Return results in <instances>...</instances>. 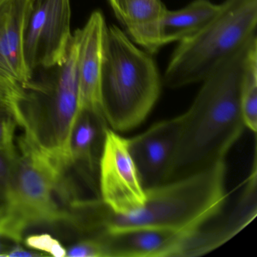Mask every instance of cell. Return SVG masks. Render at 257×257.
Masks as SVG:
<instances>
[{
  "label": "cell",
  "instance_id": "5bb4252c",
  "mask_svg": "<svg viewBox=\"0 0 257 257\" xmlns=\"http://www.w3.org/2000/svg\"><path fill=\"white\" fill-rule=\"evenodd\" d=\"M166 11L161 0H125L121 25L125 27L134 43L155 55L165 46L162 28Z\"/></svg>",
  "mask_w": 257,
  "mask_h": 257
},
{
  "label": "cell",
  "instance_id": "cb8c5ba5",
  "mask_svg": "<svg viewBox=\"0 0 257 257\" xmlns=\"http://www.w3.org/2000/svg\"><path fill=\"white\" fill-rule=\"evenodd\" d=\"M0 238H2V237H0ZM7 252H8L6 249L5 245L1 241V239H0V256H5V253L6 256H7Z\"/></svg>",
  "mask_w": 257,
  "mask_h": 257
},
{
  "label": "cell",
  "instance_id": "e0dca14e",
  "mask_svg": "<svg viewBox=\"0 0 257 257\" xmlns=\"http://www.w3.org/2000/svg\"><path fill=\"white\" fill-rule=\"evenodd\" d=\"M240 109L245 127L257 131V40L253 42L246 60L240 94Z\"/></svg>",
  "mask_w": 257,
  "mask_h": 257
},
{
  "label": "cell",
  "instance_id": "4fadbf2b",
  "mask_svg": "<svg viewBox=\"0 0 257 257\" xmlns=\"http://www.w3.org/2000/svg\"><path fill=\"white\" fill-rule=\"evenodd\" d=\"M106 257H179L188 236L154 228L100 233Z\"/></svg>",
  "mask_w": 257,
  "mask_h": 257
},
{
  "label": "cell",
  "instance_id": "9c48e42d",
  "mask_svg": "<svg viewBox=\"0 0 257 257\" xmlns=\"http://www.w3.org/2000/svg\"><path fill=\"white\" fill-rule=\"evenodd\" d=\"M28 0H0V109L11 114L31 79L23 52Z\"/></svg>",
  "mask_w": 257,
  "mask_h": 257
},
{
  "label": "cell",
  "instance_id": "30bf717a",
  "mask_svg": "<svg viewBox=\"0 0 257 257\" xmlns=\"http://www.w3.org/2000/svg\"><path fill=\"white\" fill-rule=\"evenodd\" d=\"M107 28L103 13L97 10L91 13L85 26L73 34L77 43L81 109L82 112H90L105 123L101 81Z\"/></svg>",
  "mask_w": 257,
  "mask_h": 257
},
{
  "label": "cell",
  "instance_id": "7c38bea8",
  "mask_svg": "<svg viewBox=\"0 0 257 257\" xmlns=\"http://www.w3.org/2000/svg\"><path fill=\"white\" fill-rule=\"evenodd\" d=\"M256 154L243 190L228 214L210 226L201 227L183 243L180 257L200 256L226 243L244 228L257 214Z\"/></svg>",
  "mask_w": 257,
  "mask_h": 257
},
{
  "label": "cell",
  "instance_id": "2e32d148",
  "mask_svg": "<svg viewBox=\"0 0 257 257\" xmlns=\"http://www.w3.org/2000/svg\"><path fill=\"white\" fill-rule=\"evenodd\" d=\"M108 127L104 121L82 111L76 121L70 141L72 166L81 165L92 174L96 168V147Z\"/></svg>",
  "mask_w": 257,
  "mask_h": 257
},
{
  "label": "cell",
  "instance_id": "6da1fadb",
  "mask_svg": "<svg viewBox=\"0 0 257 257\" xmlns=\"http://www.w3.org/2000/svg\"><path fill=\"white\" fill-rule=\"evenodd\" d=\"M247 46L221 63L204 81L183 113V127L165 175V182L183 178L221 161L243 134L240 109Z\"/></svg>",
  "mask_w": 257,
  "mask_h": 257
},
{
  "label": "cell",
  "instance_id": "277c9868",
  "mask_svg": "<svg viewBox=\"0 0 257 257\" xmlns=\"http://www.w3.org/2000/svg\"><path fill=\"white\" fill-rule=\"evenodd\" d=\"M162 85L153 55L138 48L118 27H108L101 81L107 125L115 132L139 126L157 103Z\"/></svg>",
  "mask_w": 257,
  "mask_h": 257
},
{
  "label": "cell",
  "instance_id": "7a4b0ae2",
  "mask_svg": "<svg viewBox=\"0 0 257 257\" xmlns=\"http://www.w3.org/2000/svg\"><path fill=\"white\" fill-rule=\"evenodd\" d=\"M226 163L221 161L183 178L146 189L145 202L128 213H112L100 202L96 227L100 233L154 228L190 236L220 215L228 194Z\"/></svg>",
  "mask_w": 257,
  "mask_h": 257
},
{
  "label": "cell",
  "instance_id": "8fae6325",
  "mask_svg": "<svg viewBox=\"0 0 257 257\" xmlns=\"http://www.w3.org/2000/svg\"><path fill=\"white\" fill-rule=\"evenodd\" d=\"M184 115L156 123L129 139L131 153L146 189L165 183L177 147Z\"/></svg>",
  "mask_w": 257,
  "mask_h": 257
},
{
  "label": "cell",
  "instance_id": "3957f363",
  "mask_svg": "<svg viewBox=\"0 0 257 257\" xmlns=\"http://www.w3.org/2000/svg\"><path fill=\"white\" fill-rule=\"evenodd\" d=\"M81 112L77 43L73 34L62 64L33 72L24 85L13 118L65 174L72 167L70 141Z\"/></svg>",
  "mask_w": 257,
  "mask_h": 257
},
{
  "label": "cell",
  "instance_id": "603a6c76",
  "mask_svg": "<svg viewBox=\"0 0 257 257\" xmlns=\"http://www.w3.org/2000/svg\"><path fill=\"white\" fill-rule=\"evenodd\" d=\"M39 255H42L41 254L35 253V252H31V251L27 250L25 248L22 246L17 245V246H14L9 250L8 253H7V256H39Z\"/></svg>",
  "mask_w": 257,
  "mask_h": 257
},
{
  "label": "cell",
  "instance_id": "8992f818",
  "mask_svg": "<svg viewBox=\"0 0 257 257\" xmlns=\"http://www.w3.org/2000/svg\"><path fill=\"white\" fill-rule=\"evenodd\" d=\"M64 174L25 135L0 201V237L20 242L29 226L66 220L55 194Z\"/></svg>",
  "mask_w": 257,
  "mask_h": 257
},
{
  "label": "cell",
  "instance_id": "52a82bcc",
  "mask_svg": "<svg viewBox=\"0 0 257 257\" xmlns=\"http://www.w3.org/2000/svg\"><path fill=\"white\" fill-rule=\"evenodd\" d=\"M70 0H28L23 52L30 74L65 61L73 40Z\"/></svg>",
  "mask_w": 257,
  "mask_h": 257
},
{
  "label": "cell",
  "instance_id": "d6986e66",
  "mask_svg": "<svg viewBox=\"0 0 257 257\" xmlns=\"http://www.w3.org/2000/svg\"><path fill=\"white\" fill-rule=\"evenodd\" d=\"M28 247L36 250L47 252L56 257H64L67 255V249L56 239L49 234H33L25 240Z\"/></svg>",
  "mask_w": 257,
  "mask_h": 257
},
{
  "label": "cell",
  "instance_id": "5b68a950",
  "mask_svg": "<svg viewBox=\"0 0 257 257\" xmlns=\"http://www.w3.org/2000/svg\"><path fill=\"white\" fill-rule=\"evenodd\" d=\"M216 16L179 42L162 78L172 89L203 82L256 37L257 0H225Z\"/></svg>",
  "mask_w": 257,
  "mask_h": 257
},
{
  "label": "cell",
  "instance_id": "44dd1931",
  "mask_svg": "<svg viewBox=\"0 0 257 257\" xmlns=\"http://www.w3.org/2000/svg\"><path fill=\"white\" fill-rule=\"evenodd\" d=\"M16 156L17 150L15 151L0 150V201L10 180Z\"/></svg>",
  "mask_w": 257,
  "mask_h": 257
},
{
  "label": "cell",
  "instance_id": "7402d4cb",
  "mask_svg": "<svg viewBox=\"0 0 257 257\" xmlns=\"http://www.w3.org/2000/svg\"><path fill=\"white\" fill-rule=\"evenodd\" d=\"M109 3L115 17L122 24L125 13V0H109Z\"/></svg>",
  "mask_w": 257,
  "mask_h": 257
},
{
  "label": "cell",
  "instance_id": "ba28073f",
  "mask_svg": "<svg viewBox=\"0 0 257 257\" xmlns=\"http://www.w3.org/2000/svg\"><path fill=\"white\" fill-rule=\"evenodd\" d=\"M101 201L112 213H128L146 201V188L129 148V139L106 127L99 159Z\"/></svg>",
  "mask_w": 257,
  "mask_h": 257
},
{
  "label": "cell",
  "instance_id": "d4e9b609",
  "mask_svg": "<svg viewBox=\"0 0 257 257\" xmlns=\"http://www.w3.org/2000/svg\"><path fill=\"white\" fill-rule=\"evenodd\" d=\"M96 203V201H95ZM95 203H94V204H95ZM94 207H93V211H94ZM92 218H93V212H92ZM91 223H92V219H91ZM92 228H93V225H92ZM93 231H94V229H93Z\"/></svg>",
  "mask_w": 257,
  "mask_h": 257
},
{
  "label": "cell",
  "instance_id": "ac0fdd59",
  "mask_svg": "<svg viewBox=\"0 0 257 257\" xmlns=\"http://www.w3.org/2000/svg\"><path fill=\"white\" fill-rule=\"evenodd\" d=\"M69 257H106L104 244L98 235L79 240L67 249Z\"/></svg>",
  "mask_w": 257,
  "mask_h": 257
},
{
  "label": "cell",
  "instance_id": "9a60e30c",
  "mask_svg": "<svg viewBox=\"0 0 257 257\" xmlns=\"http://www.w3.org/2000/svg\"><path fill=\"white\" fill-rule=\"evenodd\" d=\"M220 7L210 0H194L180 10H167L162 22L164 45L180 42L193 35L217 15Z\"/></svg>",
  "mask_w": 257,
  "mask_h": 257
},
{
  "label": "cell",
  "instance_id": "ffe728a7",
  "mask_svg": "<svg viewBox=\"0 0 257 257\" xmlns=\"http://www.w3.org/2000/svg\"><path fill=\"white\" fill-rule=\"evenodd\" d=\"M16 121L11 116L10 118H0V150L1 151H15V129Z\"/></svg>",
  "mask_w": 257,
  "mask_h": 257
}]
</instances>
